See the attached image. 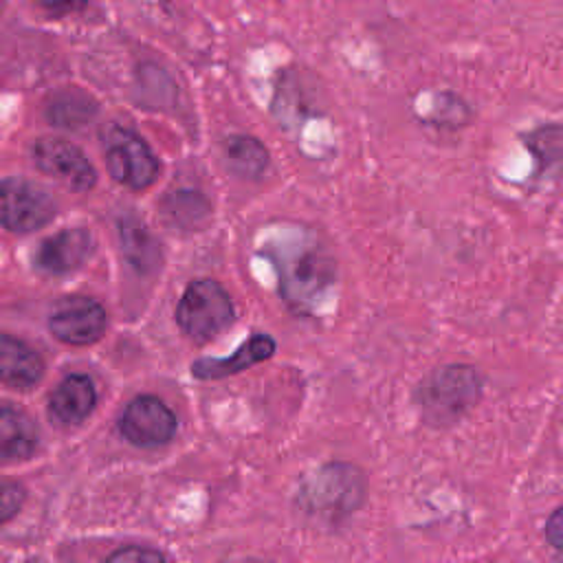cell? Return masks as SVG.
<instances>
[{
  "instance_id": "cell-1",
  "label": "cell",
  "mask_w": 563,
  "mask_h": 563,
  "mask_svg": "<svg viewBox=\"0 0 563 563\" xmlns=\"http://www.w3.org/2000/svg\"><path fill=\"white\" fill-rule=\"evenodd\" d=\"M279 273V292L295 310H310L334 282V262L308 235L277 240L268 255Z\"/></svg>"
},
{
  "instance_id": "cell-2",
  "label": "cell",
  "mask_w": 563,
  "mask_h": 563,
  "mask_svg": "<svg viewBox=\"0 0 563 563\" xmlns=\"http://www.w3.org/2000/svg\"><path fill=\"white\" fill-rule=\"evenodd\" d=\"M235 319L233 301L213 279H196L176 306V321L187 336L202 343L224 332Z\"/></svg>"
},
{
  "instance_id": "cell-3",
  "label": "cell",
  "mask_w": 563,
  "mask_h": 563,
  "mask_svg": "<svg viewBox=\"0 0 563 563\" xmlns=\"http://www.w3.org/2000/svg\"><path fill=\"white\" fill-rule=\"evenodd\" d=\"M103 152L110 176L130 189H145L158 176L156 154L132 128L110 125L103 132Z\"/></svg>"
},
{
  "instance_id": "cell-4",
  "label": "cell",
  "mask_w": 563,
  "mask_h": 563,
  "mask_svg": "<svg viewBox=\"0 0 563 563\" xmlns=\"http://www.w3.org/2000/svg\"><path fill=\"white\" fill-rule=\"evenodd\" d=\"M363 497L361 473L350 464H325L303 482L299 501L312 515L343 517L352 512Z\"/></svg>"
},
{
  "instance_id": "cell-5",
  "label": "cell",
  "mask_w": 563,
  "mask_h": 563,
  "mask_svg": "<svg viewBox=\"0 0 563 563\" xmlns=\"http://www.w3.org/2000/svg\"><path fill=\"white\" fill-rule=\"evenodd\" d=\"M479 394L477 374L471 367L451 365L435 372L420 387V405L427 416H433L435 422H446L464 413Z\"/></svg>"
},
{
  "instance_id": "cell-6",
  "label": "cell",
  "mask_w": 563,
  "mask_h": 563,
  "mask_svg": "<svg viewBox=\"0 0 563 563\" xmlns=\"http://www.w3.org/2000/svg\"><path fill=\"white\" fill-rule=\"evenodd\" d=\"M55 216L53 196L24 178L0 180V224L13 233H29Z\"/></svg>"
},
{
  "instance_id": "cell-7",
  "label": "cell",
  "mask_w": 563,
  "mask_h": 563,
  "mask_svg": "<svg viewBox=\"0 0 563 563\" xmlns=\"http://www.w3.org/2000/svg\"><path fill=\"white\" fill-rule=\"evenodd\" d=\"M33 158L44 174L59 180L73 191H88L97 180L95 167L90 165L86 154L70 141L57 136L40 139L33 147Z\"/></svg>"
},
{
  "instance_id": "cell-8",
  "label": "cell",
  "mask_w": 563,
  "mask_h": 563,
  "mask_svg": "<svg viewBox=\"0 0 563 563\" xmlns=\"http://www.w3.org/2000/svg\"><path fill=\"white\" fill-rule=\"evenodd\" d=\"M119 431L136 446H158L174 438L176 416L163 400L139 396L121 413Z\"/></svg>"
},
{
  "instance_id": "cell-9",
  "label": "cell",
  "mask_w": 563,
  "mask_h": 563,
  "mask_svg": "<svg viewBox=\"0 0 563 563\" xmlns=\"http://www.w3.org/2000/svg\"><path fill=\"white\" fill-rule=\"evenodd\" d=\"M106 310L99 301L73 295L55 306L48 325L59 341L73 345H88L101 339V334L106 332Z\"/></svg>"
},
{
  "instance_id": "cell-10",
  "label": "cell",
  "mask_w": 563,
  "mask_h": 563,
  "mask_svg": "<svg viewBox=\"0 0 563 563\" xmlns=\"http://www.w3.org/2000/svg\"><path fill=\"white\" fill-rule=\"evenodd\" d=\"M92 251V235L86 229H66L40 244L37 264L55 275L79 268Z\"/></svg>"
},
{
  "instance_id": "cell-11",
  "label": "cell",
  "mask_w": 563,
  "mask_h": 563,
  "mask_svg": "<svg viewBox=\"0 0 563 563\" xmlns=\"http://www.w3.org/2000/svg\"><path fill=\"white\" fill-rule=\"evenodd\" d=\"M275 354V341L268 334H253L231 356L224 358H198L191 363V374L200 380H218L238 374L251 365H257Z\"/></svg>"
},
{
  "instance_id": "cell-12",
  "label": "cell",
  "mask_w": 563,
  "mask_h": 563,
  "mask_svg": "<svg viewBox=\"0 0 563 563\" xmlns=\"http://www.w3.org/2000/svg\"><path fill=\"white\" fill-rule=\"evenodd\" d=\"M44 374L42 356L11 334H0V378L15 389L33 387Z\"/></svg>"
},
{
  "instance_id": "cell-13",
  "label": "cell",
  "mask_w": 563,
  "mask_h": 563,
  "mask_svg": "<svg viewBox=\"0 0 563 563\" xmlns=\"http://www.w3.org/2000/svg\"><path fill=\"white\" fill-rule=\"evenodd\" d=\"M97 402L95 385L84 374L66 376L57 389L51 394V413L62 424H79L88 418Z\"/></svg>"
},
{
  "instance_id": "cell-14",
  "label": "cell",
  "mask_w": 563,
  "mask_h": 563,
  "mask_svg": "<svg viewBox=\"0 0 563 563\" xmlns=\"http://www.w3.org/2000/svg\"><path fill=\"white\" fill-rule=\"evenodd\" d=\"M37 444L33 420L18 407H0V462L26 460Z\"/></svg>"
},
{
  "instance_id": "cell-15",
  "label": "cell",
  "mask_w": 563,
  "mask_h": 563,
  "mask_svg": "<svg viewBox=\"0 0 563 563\" xmlns=\"http://www.w3.org/2000/svg\"><path fill=\"white\" fill-rule=\"evenodd\" d=\"M227 167L242 178H260L268 167L266 145L249 134H233L224 141Z\"/></svg>"
},
{
  "instance_id": "cell-16",
  "label": "cell",
  "mask_w": 563,
  "mask_h": 563,
  "mask_svg": "<svg viewBox=\"0 0 563 563\" xmlns=\"http://www.w3.org/2000/svg\"><path fill=\"white\" fill-rule=\"evenodd\" d=\"M95 114H97L95 99L77 88L62 90L48 101V119L57 128L77 130L86 125Z\"/></svg>"
},
{
  "instance_id": "cell-17",
  "label": "cell",
  "mask_w": 563,
  "mask_h": 563,
  "mask_svg": "<svg viewBox=\"0 0 563 563\" xmlns=\"http://www.w3.org/2000/svg\"><path fill=\"white\" fill-rule=\"evenodd\" d=\"M119 233H121V246L128 260L139 271H152L158 264L161 249L150 235V231L143 227V222L134 218H125L119 222Z\"/></svg>"
},
{
  "instance_id": "cell-18",
  "label": "cell",
  "mask_w": 563,
  "mask_h": 563,
  "mask_svg": "<svg viewBox=\"0 0 563 563\" xmlns=\"http://www.w3.org/2000/svg\"><path fill=\"white\" fill-rule=\"evenodd\" d=\"M106 563H167V559L154 548L128 545V548L112 552Z\"/></svg>"
},
{
  "instance_id": "cell-19",
  "label": "cell",
  "mask_w": 563,
  "mask_h": 563,
  "mask_svg": "<svg viewBox=\"0 0 563 563\" xmlns=\"http://www.w3.org/2000/svg\"><path fill=\"white\" fill-rule=\"evenodd\" d=\"M22 499H24V493L15 482L0 479V523L11 519L20 510Z\"/></svg>"
},
{
  "instance_id": "cell-20",
  "label": "cell",
  "mask_w": 563,
  "mask_h": 563,
  "mask_svg": "<svg viewBox=\"0 0 563 563\" xmlns=\"http://www.w3.org/2000/svg\"><path fill=\"white\" fill-rule=\"evenodd\" d=\"M35 4L42 7L48 15L62 18L81 11L86 7V0H35Z\"/></svg>"
},
{
  "instance_id": "cell-21",
  "label": "cell",
  "mask_w": 563,
  "mask_h": 563,
  "mask_svg": "<svg viewBox=\"0 0 563 563\" xmlns=\"http://www.w3.org/2000/svg\"><path fill=\"white\" fill-rule=\"evenodd\" d=\"M545 537L550 539V543L554 545V548H561V512L556 510L550 519H548V523H545Z\"/></svg>"
}]
</instances>
